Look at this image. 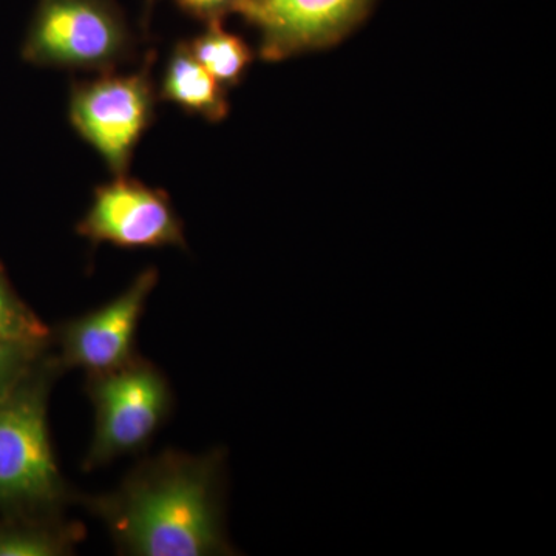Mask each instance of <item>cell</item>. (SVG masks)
<instances>
[{"label":"cell","instance_id":"7a4b0ae2","mask_svg":"<svg viewBox=\"0 0 556 556\" xmlns=\"http://www.w3.org/2000/svg\"><path fill=\"white\" fill-rule=\"evenodd\" d=\"M62 371L49 351L0 397V510L9 517H60L70 490L49 434V397Z\"/></svg>","mask_w":556,"mask_h":556},{"label":"cell","instance_id":"3957f363","mask_svg":"<svg viewBox=\"0 0 556 556\" xmlns=\"http://www.w3.org/2000/svg\"><path fill=\"white\" fill-rule=\"evenodd\" d=\"M87 378L94 431L83 466L91 471L144 447L170 415L174 399L166 376L138 354Z\"/></svg>","mask_w":556,"mask_h":556},{"label":"cell","instance_id":"8992f818","mask_svg":"<svg viewBox=\"0 0 556 556\" xmlns=\"http://www.w3.org/2000/svg\"><path fill=\"white\" fill-rule=\"evenodd\" d=\"M76 232L91 243L126 249L186 248L182 222L167 193L127 175L94 190Z\"/></svg>","mask_w":556,"mask_h":556},{"label":"cell","instance_id":"52a82bcc","mask_svg":"<svg viewBox=\"0 0 556 556\" xmlns=\"http://www.w3.org/2000/svg\"><path fill=\"white\" fill-rule=\"evenodd\" d=\"M376 0H244L239 11L258 28L260 56L283 61L328 49L368 16Z\"/></svg>","mask_w":556,"mask_h":556},{"label":"cell","instance_id":"9c48e42d","mask_svg":"<svg viewBox=\"0 0 556 556\" xmlns=\"http://www.w3.org/2000/svg\"><path fill=\"white\" fill-rule=\"evenodd\" d=\"M226 91L228 90L195 60L188 43H178L164 70L161 100L172 102L185 112L199 115L211 123H219L229 115Z\"/></svg>","mask_w":556,"mask_h":556},{"label":"cell","instance_id":"6da1fadb","mask_svg":"<svg viewBox=\"0 0 556 556\" xmlns=\"http://www.w3.org/2000/svg\"><path fill=\"white\" fill-rule=\"evenodd\" d=\"M129 556L240 555L228 533V452L166 450L112 492L84 500Z\"/></svg>","mask_w":556,"mask_h":556},{"label":"cell","instance_id":"5bb4252c","mask_svg":"<svg viewBox=\"0 0 556 556\" xmlns=\"http://www.w3.org/2000/svg\"><path fill=\"white\" fill-rule=\"evenodd\" d=\"M190 16L206 22L223 21L229 13H237L243 0H175Z\"/></svg>","mask_w":556,"mask_h":556},{"label":"cell","instance_id":"30bf717a","mask_svg":"<svg viewBox=\"0 0 556 556\" xmlns=\"http://www.w3.org/2000/svg\"><path fill=\"white\" fill-rule=\"evenodd\" d=\"M84 536L60 517H10L0 522V556H67Z\"/></svg>","mask_w":556,"mask_h":556},{"label":"cell","instance_id":"5b68a950","mask_svg":"<svg viewBox=\"0 0 556 556\" xmlns=\"http://www.w3.org/2000/svg\"><path fill=\"white\" fill-rule=\"evenodd\" d=\"M153 110L155 90L148 70H142L76 84L68 116L73 129L118 177L129 169L139 139L152 123Z\"/></svg>","mask_w":556,"mask_h":556},{"label":"cell","instance_id":"ba28073f","mask_svg":"<svg viewBox=\"0 0 556 556\" xmlns=\"http://www.w3.org/2000/svg\"><path fill=\"white\" fill-rule=\"evenodd\" d=\"M159 285V270H141L115 299L73 318L60 329L62 369L80 368L87 376L123 367L137 356L135 334L146 305Z\"/></svg>","mask_w":556,"mask_h":556},{"label":"cell","instance_id":"7c38bea8","mask_svg":"<svg viewBox=\"0 0 556 556\" xmlns=\"http://www.w3.org/2000/svg\"><path fill=\"white\" fill-rule=\"evenodd\" d=\"M50 329L14 291L0 265V340L7 342L49 343Z\"/></svg>","mask_w":556,"mask_h":556},{"label":"cell","instance_id":"8fae6325","mask_svg":"<svg viewBox=\"0 0 556 556\" xmlns=\"http://www.w3.org/2000/svg\"><path fill=\"white\" fill-rule=\"evenodd\" d=\"M195 60L226 90L239 86L251 67L254 53L251 47L223 27V21L207 22V28L188 42Z\"/></svg>","mask_w":556,"mask_h":556},{"label":"cell","instance_id":"277c9868","mask_svg":"<svg viewBox=\"0 0 556 556\" xmlns=\"http://www.w3.org/2000/svg\"><path fill=\"white\" fill-rule=\"evenodd\" d=\"M131 49L113 0H39L22 56L39 67L109 72Z\"/></svg>","mask_w":556,"mask_h":556},{"label":"cell","instance_id":"4fadbf2b","mask_svg":"<svg viewBox=\"0 0 556 556\" xmlns=\"http://www.w3.org/2000/svg\"><path fill=\"white\" fill-rule=\"evenodd\" d=\"M47 348L49 343L0 340V397L16 386L17 380L42 357Z\"/></svg>","mask_w":556,"mask_h":556},{"label":"cell","instance_id":"9a60e30c","mask_svg":"<svg viewBox=\"0 0 556 556\" xmlns=\"http://www.w3.org/2000/svg\"><path fill=\"white\" fill-rule=\"evenodd\" d=\"M243 2H244V0H243Z\"/></svg>","mask_w":556,"mask_h":556}]
</instances>
